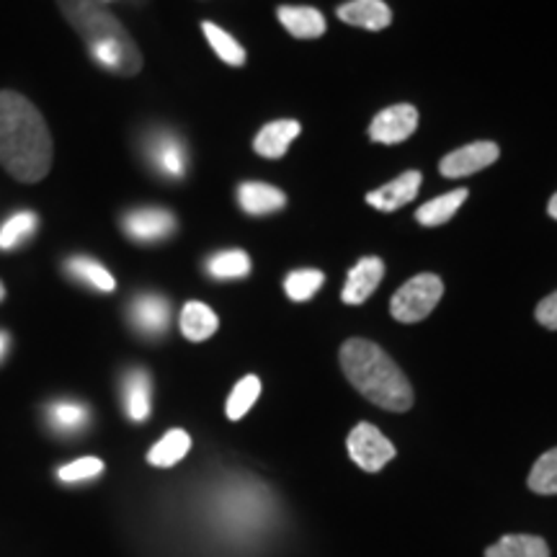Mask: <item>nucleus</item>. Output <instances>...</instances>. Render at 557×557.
Segmentation results:
<instances>
[{"label": "nucleus", "instance_id": "obj_24", "mask_svg": "<svg viewBox=\"0 0 557 557\" xmlns=\"http://www.w3.org/2000/svg\"><path fill=\"white\" fill-rule=\"evenodd\" d=\"M39 220L34 212H18L13 218L5 220V225L0 227V250H13L21 243H26L37 233Z\"/></svg>", "mask_w": 557, "mask_h": 557}, {"label": "nucleus", "instance_id": "obj_10", "mask_svg": "<svg viewBox=\"0 0 557 557\" xmlns=\"http://www.w3.org/2000/svg\"><path fill=\"white\" fill-rule=\"evenodd\" d=\"M382 276H385V263H382V259H377V256L361 259L357 267L348 271L341 299L346 305H364L372 297V292L380 287Z\"/></svg>", "mask_w": 557, "mask_h": 557}, {"label": "nucleus", "instance_id": "obj_28", "mask_svg": "<svg viewBox=\"0 0 557 557\" xmlns=\"http://www.w3.org/2000/svg\"><path fill=\"white\" fill-rule=\"evenodd\" d=\"M323 282H325L323 271L299 269V271H292L287 276V282H284V292H287V297L295 299V302H305V299H310L320 287H323Z\"/></svg>", "mask_w": 557, "mask_h": 557}, {"label": "nucleus", "instance_id": "obj_12", "mask_svg": "<svg viewBox=\"0 0 557 557\" xmlns=\"http://www.w3.org/2000/svg\"><path fill=\"white\" fill-rule=\"evenodd\" d=\"M421 173L418 171H406L403 176L393 178L389 184L380 186L377 191L367 194V205L374 209H382V212H395V209L406 207L408 201L416 199L418 189H421Z\"/></svg>", "mask_w": 557, "mask_h": 557}, {"label": "nucleus", "instance_id": "obj_14", "mask_svg": "<svg viewBox=\"0 0 557 557\" xmlns=\"http://www.w3.org/2000/svg\"><path fill=\"white\" fill-rule=\"evenodd\" d=\"M338 18L351 26H361V29L380 32L389 26L393 13H389L385 0H351L338 9Z\"/></svg>", "mask_w": 557, "mask_h": 557}, {"label": "nucleus", "instance_id": "obj_29", "mask_svg": "<svg viewBox=\"0 0 557 557\" xmlns=\"http://www.w3.org/2000/svg\"><path fill=\"white\" fill-rule=\"evenodd\" d=\"M50 418L54 426L62 431H78L86 426L88 408L78 406V403H58V406L50 410Z\"/></svg>", "mask_w": 557, "mask_h": 557}, {"label": "nucleus", "instance_id": "obj_11", "mask_svg": "<svg viewBox=\"0 0 557 557\" xmlns=\"http://www.w3.org/2000/svg\"><path fill=\"white\" fill-rule=\"evenodd\" d=\"M132 325L145 336H163L171 325V302L158 295H143L132 302Z\"/></svg>", "mask_w": 557, "mask_h": 557}, {"label": "nucleus", "instance_id": "obj_31", "mask_svg": "<svg viewBox=\"0 0 557 557\" xmlns=\"http://www.w3.org/2000/svg\"><path fill=\"white\" fill-rule=\"evenodd\" d=\"M537 323L545 325L547 331H557V292L537 305Z\"/></svg>", "mask_w": 557, "mask_h": 557}, {"label": "nucleus", "instance_id": "obj_21", "mask_svg": "<svg viewBox=\"0 0 557 557\" xmlns=\"http://www.w3.org/2000/svg\"><path fill=\"white\" fill-rule=\"evenodd\" d=\"M191 449V436L184 429H173L148 451V462L156 468H173Z\"/></svg>", "mask_w": 557, "mask_h": 557}, {"label": "nucleus", "instance_id": "obj_13", "mask_svg": "<svg viewBox=\"0 0 557 557\" xmlns=\"http://www.w3.org/2000/svg\"><path fill=\"white\" fill-rule=\"evenodd\" d=\"M238 201L243 212L253 214V218H261V214L278 212L284 205H287V197H284L282 189L271 184H261V181H246V184L238 186Z\"/></svg>", "mask_w": 557, "mask_h": 557}, {"label": "nucleus", "instance_id": "obj_35", "mask_svg": "<svg viewBox=\"0 0 557 557\" xmlns=\"http://www.w3.org/2000/svg\"><path fill=\"white\" fill-rule=\"evenodd\" d=\"M103 3H111V0H103Z\"/></svg>", "mask_w": 557, "mask_h": 557}, {"label": "nucleus", "instance_id": "obj_30", "mask_svg": "<svg viewBox=\"0 0 557 557\" xmlns=\"http://www.w3.org/2000/svg\"><path fill=\"white\" fill-rule=\"evenodd\" d=\"M103 472V462L99 457H83V459H75V462L65 465V468H60L58 478L62 483H78V480H90V478H99Z\"/></svg>", "mask_w": 557, "mask_h": 557}, {"label": "nucleus", "instance_id": "obj_23", "mask_svg": "<svg viewBox=\"0 0 557 557\" xmlns=\"http://www.w3.org/2000/svg\"><path fill=\"white\" fill-rule=\"evenodd\" d=\"M209 276L220 278V282H227V278H243L250 274V259L246 250H222V253H214L207 263Z\"/></svg>", "mask_w": 557, "mask_h": 557}, {"label": "nucleus", "instance_id": "obj_2", "mask_svg": "<svg viewBox=\"0 0 557 557\" xmlns=\"http://www.w3.org/2000/svg\"><path fill=\"white\" fill-rule=\"evenodd\" d=\"M58 9L103 70L127 78L143 70V52L103 0H58Z\"/></svg>", "mask_w": 557, "mask_h": 557}, {"label": "nucleus", "instance_id": "obj_18", "mask_svg": "<svg viewBox=\"0 0 557 557\" xmlns=\"http://www.w3.org/2000/svg\"><path fill=\"white\" fill-rule=\"evenodd\" d=\"M124 403L132 421L143 423L150 416V377L145 369H132L124 380Z\"/></svg>", "mask_w": 557, "mask_h": 557}, {"label": "nucleus", "instance_id": "obj_22", "mask_svg": "<svg viewBox=\"0 0 557 557\" xmlns=\"http://www.w3.org/2000/svg\"><path fill=\"white\" fill-rule=\"evenodd\" d=\"M201 32H205V37L209 45H212V50L218 52V58L222 62H227V65H246V50L238 45V41L233 39V34H227L225 29H220L218 24H212V21H205L201 24Z\"/></svg>", "mask_w": 557, "mask_h": 557}, {"label": "nucleus", "instance_id": "obj_17", "mask_svg": "<svg viewBox=\"0 0 557 557\" xmlns=\"http://www.w3.org/2000/svg\"><path fill=\"white\" fill-rule=\"evenodd\" d=\"M218 329L220 320L214 315V310L207 308L205 302L191 299V302L184 305V310H181V333L189 341H194V344L212 338Z\"/></svg>", "mask_w": 557, "mask_h": 557}, {"label": "nucleus", "instance_id": "obj_34", "mask_svg": "<svg viewBox=\"0 0 557 557\" xmlns=\"http://www.w3.org/2000/svg\"><path fill=\"white\" fill-rule=\"evenodd\" d=\"M3 297H5V287H3V282H0V302H3Z\"/></svg>", "mask_w": 557, "mask_h": 557}, {"label": "nucleus", "instance_id": "obj_7", "mask_svg": "<svg viewBox=\"0 0 557 557\" xmlns=\"http://www.w3.org/2000/svg\"><path fill=\"white\" fill-rule=\"evenodd\" d=\"M122 227L135 243H158L171 238L173 230H176V218H173L169 209L143 207L129 212Z\"/></svg>", "mask_w": 557, "mask_h": 557}, {"label": "nucleus", "instance_id": "obj_16", "mask_svg": "<svg viewBox=\"0 0 557 557\" xmlns=\"http://www.w3.org/2000/svg\"><path fill=\"white\" fill-rule=\"evenodd\" d=\"M278 21L297 39H318L325 34L323 13L318 9H308V5H282Z\"/></svg>", "mask_w": 557, "mask_h": 557}, {"label": "nucleus", "instance_id": "obj_3", "mask_svg": "<svg viewBox=\"0 0 557 557\" xmlns=\"http://www.w3.org/2000/svg\"><path fill=\"white\" fill-rule=\"evenodd\" d=\"M341 369L346 380L374 406L406 413L413 406V387L385 348L367 338H351L341 346Z\"/></svg>", "mask_w": 557, "mask_h": 557}, {"label": "nucleus", "instance_id": "obj_1", "mask_svg": "<svg viewBox=\"0 0 557 557\" xmlns=\"http://www.w3.org/2000/svg\"><path fill=\"white\" fill-rule=\"evenodd\" d=\"M54 143L41 111L16 90H0V165L21 184L52 171Z\"/></svg>", "mask_w": 557, "mask_h": 557}, {"label": "nucleus", "instance_id": "obj_8", "mask_svg": "<svg viewBox=\"0 0 557 557\" xmlns=\"http://www.w3.org/2000/svg\"><path fill=\"white\" fill-rule=\"evenodd\" d=\"M498 156L500 150L496 143L480 139V143L465 145V148L449 152V156L442 160V165H438V171H442V176L447 178H465L470 176V173H478L487 169V165L496 163Z\"/></svg>", "mask_w": 557, "mask_h": 557}, {"label": "nucleus", "instance_id": "obj_32", "mask_svg": "<svg viewBox=\"0 0 557 557\" xmlns=\"http://www.w3.org/2000/svg\"><path fill=\"white\" fill-rule=\"evenodd\" d=\"M547 212H549V218L557 220V194H555L553 199H549V205H547Z\"/></svg>", "mask_w": 557, "mask_h": 557}, {"label": "nucleus", "instance_id": "obj_27", "mask_svg": "<svg viewBox=\"0 0 557 557\" xmlns=\"http://www.w3.org/2000/svg\"><path fill=\"white\" fill-rule=\"evenodd\" d=\"M259 395H261V380L253 377V374L243 377L238 385H235L233 393H230V398H227L225 413H227L230 421H238V418L246 416L248 410L256 406Z\"/></svg>", "mask_w": 557, "mask_h": 557}, {"label": "nucleus", "instance_id": "obj_20", "mask_svg": "<svg viewBox=\"0 0 557 557\" xmlns=\"http://www.w3.org/2000/svg\"><path fill=\"white\" fill-rule=\"evenodd\" d=\"M485 557H549V547L534 534H508L485 549Z\"/></svg>", "mask_w": 557, "mask_h": 557}, {"label": "nucleus", "instance_id": "obj_9", "mask_svg": "<svg viewBox=\"0 0 557 557\" xmlns=\"http://www.w3.org/2000/svg\"><path fill=\"white\" fill-rule=\"evenodd\" d=\"M148 160L156 165L158 173L169 178H184L186 165H189L184 143L173 132H156V135H150Z\"/></svg>", "mask_w": 557, "mask_h": 557}, {"label": "nucleus", "instance_id": "obj_5", "mask_svg": "<svg viewBox=\"0 0 557 557\" xmlns=\"http://www.w3.org/2000/svg\"><path fill=\"white\" fill-rule=\"evenodd\" d=\"M348 455L364 472H380L395 457V447L377 426L359 423L348 434Z\"/></svg>", "mask_w": 557, "mask_h": 557}, {"label": "nucleus", "instance_id": "obj_15", "mask_svg": "<svg viewBox=\"0 0 557 557\" xmlns=\"http://www.w3.org/2000/svg\"><path fill=\"white\" fill-rule=\"evenodd\" d=\"M299 135V122L295 120H278L271 122L263 127L253 139V150L259 152L261 158L278 160L284 152L289 150V145L295 143Z\"/></svg>", "mask_w": 557, "mask_h": 557}, {"label": "nucleus", "instance_id": "obj_25", "mask_svg": "<svg viewBox=\"0 0 557 557\" xmlns=\"http://www.w3.org/2000/svg\"><path fill=\"white\" fill-rule=\"evenodd\" d=\"M67 271H70V276H75L78 282H86L88 287H94L99 292H114L116 289L114 276H111L109 271L94 259H70Z\"/></svg>", "mask_w": 557, "mask_h": 557}, {"label": "nucleus", "instance_id": "obj_4", "mask_svg": "<svg viewBox=\"0 0 557 557\" xmlns=\"http://www.w3.org/2000/svg\"><path fill=\"white\" fill-rule=\"evenodd\" d=\"M444 295V282L436 274H418L395 292L389 312L398 323H418L429 318Z\"/></svg>", "mask_w": 557, "mask_h": 557}, {"label": "nucleus", "instance_id": "obj_19", "mask_svg": "<svg viewBox=\"0 0 557 557\" xmlns=\"http://www.w3.org/2000/svg\"><path fill=\"white\" fill-rule=\"evenodd\" d=\"M465 199H468V189H455L449 194H444V197H436L426 201L423 207H418L416 212V220L421 222L423 227H438V225H447V222L455 218V212L459 207L465 205Z\"/></svg>", "mask_w": 557, "mask_h": 557}, {"label": "nucleus", "instance_id": "obj_26", "mask_svg": "<svg viewBox=\"0 0 557 557\" xmlns=\"http://www.w3.org/2000/svg\"><path fill=\"white\" fill-rule=\"evenodd\" d=\"M529 487L540 496H557V447L542 455L529 472Z\"/></svg>", "mask_w": 557, "mask_h": 557}, {"label": "nucleus", "instance_id": "obj_6", "mask_svg": "<svg viewBox=\"0 0 557 557\" xmlns=\"http://www.w3.org/2000/svg\"><path fill=\"white\" fill-rule=\"evenodd\" d=\"M418 129V109L410 103H395L385 111H380L369 124V137L382 145H398Z\"/></svg>", "mask_w": 557, "mask_h": 557}, {"label": "nucleus", "instance_id": "obj_33", "mask_svg": "<svg viewBox=\"0 0 557 557\" xmlns=\"http://www.w3.org/2000/svg\"><path fill=\"white\" fill-rule=\"evenodd\" d=\"M5 344H9V338H5V333H0V357H3V351H5Z\"/></svg>", "mask_w": 557, "mask_h": 557}]
</instances>
